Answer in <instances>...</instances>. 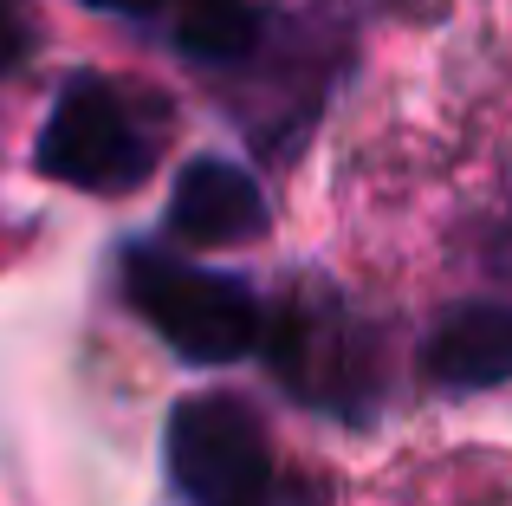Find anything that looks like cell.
I'll return each instance as SVG.
<instances>
[{
    "mask_svg": "<svg viewBox=\"0 0 512 506\" xmlns=\"http://www.w3.org/2000/svg\"><path fill=\"white\" fill-rule=\"evenodd\" d=\"M163 137H169V104H150L98 72H78L59 85L46 124H39L33 169L85 195H130L150 182Z\"/></svg>",
    "mask_w": 512,
    "mask_h": 506,
    "instance_id": "1",
    "label": "cell"
},
{
    "mask_svg": "<svg viewBox=\"0 0 512 506\" xmlns=\"http://www.w3.org/2000/svg\"><path fill=\"white\" fill-rule=\"evenodd\" d=\"M124 299L188 364H240L266 338V312H260L247 279L188 266V260L156 253V247L124 253Z\"/></svg>",
    "mask_w": 512,
    "mask_h": 506,
    "instance_id": "2",
    "label": "cell"
},
{
    "mask_svg": "<svg viewBox=\"0 0 512 506\" xmlns=\"http://www.w3.org/2000/svg\"><path fill=\"white\" fill-rule=\"evenodd\" d=\"M169 474L188 506H279L273 435L247 396H188L169 416Z\"/></svg>",
    "mask_w": 512,
    "mask_h": 506,
    "instance_id": "3",
    "label": "cell"
},
{
    "mask_svg": "<svg viewBox=\"0 0 512 506\" xmlns=\"http://www.w3.org/2000/svg\"><path fill=\"white\" fill-rule=\"evenodd\" d=\"M273 364H279V377H286V390H299L305 403H325V409H350V403H363V390H370L363 338L325 292L279 312Z\"/></svg>",
    "mask_w": 512,
    "mask_h": 506,
    "instance_id": "4",
    "label": "cell"
},
{
    "mask_svg": "<svg viewBox=\"0 0 512 506\" xmlns=\"http://www.w3.org/2000/svg\"><path fill=\"white\" fill-rule=\"evenodd\" d=\"M169 228L195 247H240L260 241L266 228V195L247 169L221 163V156H195V163L175 176L169 195Z\"/></svg>",
    "mask_w": 512,
    "mask_h": 506,
    "instance_id": "5",
    "label": "cell"
},
{
    "mask_svg": "<svg viewBox=\"0 0 512 506\" xmlns=\"http://www.w3.org/2000/svg\"><path fill=\"white\" fill-rule=\"evenodd\" d=\"M422 377L435 390H500L512 383V305L474 299L441 312L422 344Z\"/></svg>",
    "mask_w": 512,
    "mask_h": 506,
    "instance_id": "6",
    "label": "cell"
},
{
    "mask_svg": "<svg viewBox=\"0 0 512 506\" xmlns=\"http://www.w3.org/2000/svg\"><path fill=\"white\" fill-rule=\"evenodd\" d=\"M260 39V13L253 0H182L175 7V46L201 65H234Z\"/></svg>",
    "mask_w": 512,
    "mask_h": 506,
    "instance_id": "7",
    "label": "cell"
},
{
    "mask_svg": "<svg viewBox=\"0 0 512 506\" xmlns=\"http://www.w3.org/2000/svg\"><path fill=\"white\" fill-rule=\"evenodd\" d=\"M39 46V26H33V7L26 0H0V72L26 65V52Z\"/></svg>",
    "mask_w": 512,
    "mask_h": 506,
    "instance_id": "8",
    "label": "cell"
},
{
    "mask_svg": "<svg viewBox=\"0 0 512 506\" xmlns=\"http://www.w3.org/2000/svg\"><path fill=\"white\" fill-rule=\"evenodd\" d=\"M85 7H98V13H124V20H143V13H163L169 0H85Z\"/></svg>",
    "mask_w": 512,
    "mask_h": 506,
    "instance_id": "9",
    "label": "cell"
}]
</instances>
